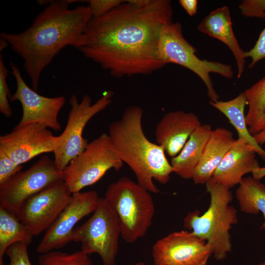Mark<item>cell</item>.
<instances>
[{
	"instance_id": "1",
	"label": "cell",
	"mask_w": 265,
	"mask_h": 265,
	"mask_svg": "<svg viewBox=\"0 0 265 265\" xmlns=\"http://www.w3.org/2000/svg\"><path fill=\"white\" fill-rule=\"evenodd\" d=\"M172 22L170 0H125L92 17L78 50L114 77L151 74L165 65L159 53V36Z\"/></svg>"
},
{
	"instance_id": "2",
	"label": "cell",
	"mask_w": 265,
	"mask_h": 265,
	"mask_svg": "<svg viewBox=\"0 0 265 265\" xmlns=\"http://www.w3.org/2000/svg\"><path fill=\"white\" fill-rule=\"evenodd\" d=\"M80 1L38 0L40 5H48L27 29L17 33H0V38L23 58L24 70L35 91L43 70L61 51L69 46L78 49L80 45L92 15L88 5L69 8L70 4Z\"/></svg>"
},
{
	"instance_id": "3",
	"label": "cell",
	"mask_w": 265,
	"mask_h": 265,
	"mask_svg": "<svg viewBox=\"0 0 265 265\" xmlns=\"http://www.w3.org/2000/svg\"><path fill=\"white\" fill-rule=\"evenodd\" d=\"M143 113L138 106L126 108L120 119L109 125L108 134L117 156L133 171L137 183L150 192L158 193L160 190L153 180L167 184L173 169L163 148L145 135Z\"/></svg>"
},
{
	"instance_id": "4",
	"label": "cell",
	"mask_w": 265,
	"mask_h": 265,
	"mask_svg": "<svg viewBox=\"0 0 265 265\" xmlns=\"http://www.w3.org/2000/svg\"><path fill=\"white\" fill-rule=\"evenodd\" d=\"M205 185L210 195L208 209L202 214L197 210L188 212L183 220L184 226L205 240L214 258L221 261L232 251L229 231L238 221L237 210L230 205L233 198L230 189L212 179Z\"/></svg>"
},
{
	"instance_id": "5",
	"label": "cell",
	"mask_w": 265,
	"mask_h": 265,
	"mask_svg": "<svg viewBox=\"0 0 265 265\" xmlns=\"http://www.w3.org/2000/svg\"><path fill=\"white\" fill-rule=\"evenodd\" d=\"M150 193L126 176L106 189L104 198L116 214L121 237L127 243L143 237L152 224L155 208Z\"/></svg>"
},
{
	"instance_id": "6",
	"label": "cell",
	"mask_w": 265,
	"mask_h": 265,
	"mask_svg": "<svg viewBox=\"0 0 265 265\" xmlns=\"http://www.w3.org/2000/svg\"><path fill=\"white\" fill-rule=\"evenodd\" d=\"M158 49L159 57L165 65L172 63L182 66L201 79L206 86L210 101L216 102L219 100L210 74H218L227 79L233 77L232 65L199 58L196 54L197 49L184 37L182 26L179 22H172L162 27Z\"/></svg>"
},
{
	"instance_id": "7",
	"label": "cell",
	"mask_w": 265,
	"mask_h": 265,
	"mask_svg": "<svg viewBox=\"0 0 265 265\" xmlns=\"http://www.w3.org/2000/svg\"><path fill=\"white\" fill-rule=\"evenodd\" d=\"M121 231L118 217L104 198L90 218L73 230L71 241L81 244L89 255L97 253L103 265H116Z\"/></svg>"
},
{
	"instance_id": "8",
	"label": "cell",
	"mask_w": 265,
	"mask_h": 265,
	"mask_svg": "<svg viewBox=\"0 0 265 265\" xmlns=\"http://www.w3.org/2000/svg\"><path fill=\"white\" fill-rule=\"evenodd\" d=\"M123 165L108 134L103 133L70 162L62 172L63 181L73 194L95 184L110 169L119 170Z\"/></svg>"
},
{
	"instance_id": "9",
	"label": "cell",
	"mask_w": 265,
	"mask_h": 265,
	"mask_svg": "<svg viewBox=\"0 0 265 265\" xmlns=\"http://www.w3.org/2000/svg\"><path fill=\"white\" fill-rule=\"evenodd\" d=\"M113 94L111 91L105 92L93 104L88 95L83 96L80 102L75 95L70 97L71 108L67 124L58 135L57 146L53 152L54 160L59 171L62 172L70 162L85 149L88 143L82 135L86 125L94 116L107 107Z\"/></svg>"
},
{
	"instance_id": "10",
	"label": "cell",
	"mask_w": 265,
	"mask_h": 265,
	"mask_svg": "<svg viewBox=\"0 0 265 265\" xmlns=\"http://www.w3.org/2000/svg\"><path fill=\"white\" fill-rule=\"evenodd\" d=\"M61 180H63L62 172L54 160L42 156L29 168L0 185V207L16 215L28 198Z\"/></svg>"
},
{
	"instance_id": "11",
	"label": "cell",
	"mask_w": 265,
	"mask_h": 265,
	"mask_svg": "<svg viewBox=\"0 0 265 265\" xmlns=\"http://www.w3.org/2000/svg\"><path fill=\"white\" fill-rule=\"evenodd\" d=\"M72 193L63 180L28 198L16 215L33 236L46 231L70 202Z\"/></svg>"
},
{
	"instance_id": "12",
	"label": "cell",
	"mask_w": 265,
	"mask_h": 265,
	"mask_svg": "<svg viewBox=\"0 0 265 265\" xmlns=\"http://www.w3.org/2000/svg\"><path fill=\"white\" fill-rule=\"evenodd\" d=\"M212 255L211 246L191 231L172 232L152 248L154 265H206Z\"/></svg>"
},
{
	"instance_id": "13",
	"label": "cell",
	"mask_w": 265,
	"mask_h": 265,
	"mask_svg": "<svg viewBox=\"0 0 265 265\" xmlns=\"http://www.w3.org/2000/svg\"><path fill=\"white\" fill-rule=\"evenodd\" d=\"M100 198L95 190L72 194L70 202L52 225L46 231L36 247L37 253H45L60 249L71 241L76 225L93 213Z\"/></svg>"
},
{
	"instance_id": "14",
	"label": "cell",
	"mask_w": 265,
	"mask_h": 265,
	"mask_svg": "<svg viewBox=\"0 0 265 265\" xmlns=\"http://www.w3.org/2000/svg\"><path fill=\"white\" fill-rule=\"evenodd\" d=\"M58 141V136L43 124L17 125L10 132L0 136V151L22 165L39 155L53 153Z\"/></svg>"
},
{
	"instance_id": "15",
	"label": "cell",
	"mask_w": 265,
	"mask_h": 265,
	"mask_svg": "<svg viewBox=\"0 0 265 265\" xmlns=\"http://www.w3.org/2000/svg\"><path fill=\"white\" fill-rule=\"evenodd\" d=\"M11 73L16 82V90L11 96V101H19L22 107L19 126L29 123H39L55 131L61 129L58 114L65 105L63 96L48 97L39 94L30 88L23 79L18 67L12 62L9 63Z\"/></svg>"
},
{
	"instance_id": "16",
	"label": "cell",
	"mask_w": 265,
	"mask_h": 265,
	"mask_svg": "<svg viewBox=\"0 0 265 265\" xmlns=\"http://www.w3.org/2000/svg\"><path fill=\"white\" fill-rule=\"evenodd\" d=\"M202 123L194 113L176 110L166 113L155 131L157 143L172 158L182 150L191 134Z\"/></svg>"
},
{
	"instance_id": "17",
	"label": "cell",
	"mask_w": 265,
	"mask_h": 265,
	"mask_svg": "<svg viewBox=\"0 0 265 265\" xmlns=\"http://www.w3.org/2000/svg\"><path fill=\"white\" fill-rule=\"evenodd\" d=\"M256 152L245 140L238 138L215 170L212 179L230 189L239 185L244 175L260 167Z\"/></svg>"
},
{
	"instance_id": "18",
	"label": "cell",
	"mask_w": 265,
	"mask_h": 265,
	"mask_svg": "<svg viewBox=\"0 0 265 265\" xmlns=\"http://www.w3.org/2000/svg\"><path fill=\"white\" fill-rule=\"evenodd\" d=\"M198 29L200 32L220 41L229 48L237 63V77L240 78L244 70L245 52L240 47L234 33L229 7L223 6L212 11L201 21Z\"/></svg>"
},
{
	"instance_id": "19",
	"label": "cell",
	"mask_w": 265,
	"mask_h": 265,
	"mask_svg": "<svg viewBox=\"0 0 265 265\" xmlns=\"http://www.w3.org/2000/svg\"><path fill=\"white\" fill-rule=\"evenodd\" d=\"M237 139L232 131L223 127L212 130L201 159L192 177L195 185L210 180L217 166Z\"/></svg>"
},
{
	"instance_id": "20",
	"label": "cell",
	"mask_w": 265,
	"mask_h": 265,
	"mask_svg": "<svg viewBox=\"0 0 265 265\" xmlns=\"http://www.w3.org/2000/svg\"><path fill=\"white\" fill-rule=\"evenodd\" d=\"M209 124H202L191 134L181 152L172 158L173 173L184 179L192 178L212 131Z\"/></svg>"
},
{
	"instance_id": "21",
	"label": "cell",
	"mask_w": 265,
	"mask_h": 265,
	"mask_svg": "<svg viewBox=\"0 0 265 265\" xmlns=\"http://www.w3.org/2000/svg\"><path fill=\"white\" fill-rule=\"evenodd\" d=\"M209 103L228 118L236 130L238 138L243 139L253 147L256 153L265 160V150L258 144L248 130L244 114L247 101L244 91L230 100H219L216 102L210 101Z\"/></svg>"
},
{
	"instance_id": "22",
	"label": "cell",
	"mask_w": 265,
	"mask_h": 265,
	"mask_svg": "<svg viewBox=\"0 0 265 265\" xmlns=\"http://www.w3.org/2000/svg\"><path fill=\"white\" fill-rule=\"evenodd\" d=\"M33 237L17 216L0 207V265H3V257L11 245L18 242L28 245Z\"/></svg>"
},
{
	"instance_id": "23",
	"label": "cell",
	"mask_w": 265,
	"mask_h": 265,
	"mask_svg": "<svg viewBox=\"0 0 265 265\" xmlns=\"http://www.w3.org/2000/svg\"><path fill=\"white\" fill-rule=\"evenodd\" d=\"M236 196L241 212L252 214L261 212L265 219L261 229L265 228V185L252 177L242 179L236 190Z\"/></svg>"
},
{
	"instance_id": "24",
	"label": "cell",
	"mask_w": 265,
	"mask_h": 265,
	"mask_svg": "<svg viewBox=\"0 0 265 265\" xmlns=\"http://www.w3.org/2000/svg\"><path fill=\"white\" fill-rule=\"evenodd\" d=\"M244 94L248 110L246 121L249 132L253 135L265 128V77L246 89Z\"/></svg>"
},
{
	"instance_id": "25",
	"label": "cell",
	"mask_w": 265,
	"mask_h": 265,
	"mask_svg": "<svg viewBox=\"0 0 265 265\" xmlns=\"http://www.w3.org/2000/svg\"><path fill=\"white\" fill-rule=\"evenodd\" d=\"M39 265H93L89 255L81 250L72 253L51 251L41 254Z\"/></svg>"
},
{
	"instance_id": "26",
	"label": "cell",
	"mask_w": 265,
	"mask_h": 265,
	"mask_svg": "<svg viewBox=\"0 0 265 265\" xmlns=\"http://www.w3.org/2000/svg\"><path fill=\"white\" fill-rule=\"evenodd\" d=\"M9 71L4 65L2 54L0 53V112L6 117H10L12 114L8 99L11 95L7 83Z\"/></svg>"
},
{
	"instance_id": "27",
	"label": "cell",
	"mask_w": 265,
	"mask_h": 265,
	"mask_svg": "<svg viewBox=\"0 0 265 265\" xmlns=\"http://www.w3.org/2000/svg\"><path fill=\"white\" fill-rule=\"evenodd\" d=\"M26 244L18 242L11 245L6 250L9 263L8 265H32L28 257Z\"/></svg>"
},
{
	"instance_id": "28",
	"label": "cell",
	"mask_w": 265,
	"mask_h": 265,
	"mask_svg": "<svg viewBox=\"0 0 265 265\" xmlns=\"http://www.w3.org/2000/svg\"><path fill=\"white\" fill-rule=\"evenodd\" d=\"M238 8L243 16L265 19V0H244Z\"/></svg>"
},
{
	"instance_id": "29",
	"label": "cell",
	"mask_w": 265,
	"mask_h": 265,
	"mask_svg": "<svg viewBox=\"0 0 265 265\" xmlns=\"http://www.w3.org/2000/svg\"><path fill=\"white\" fill-rule=\"evenodd\" d=\"M22 165L17 164L4 152L0 151V185L21 171Z\"/></svg>"
},
{
	"instance_id": "30",
	"label": "cell",
	"mask_w": 265,
	"mask_h": 265,
	"mask_svg": "<svg viewBox=\"0 0 265 265\" xmlns=\"http://www.w3.org/2000/svg\"><path fill=\"white\" fill-rule=\"evenodd\" d=\"M121 0H84L89 5L93 18H98L109 12L122 4Z\"/></svg>"
},
{
	"instance_id": "31",
	"label": "cell",
	"mask_w": 265,
	"mask_h": 265,
	"mask_svg": "<svg viewBox=\"0 0 265 265\" xmlns=\"http://www.w3.org/2000/svg\"><path fill=\"white\" fill-rule=\"evenodd\" d=\"M245 58L250 57L251 62L248 67H253L255 64L265 58V27L260 33L254 46L249 51L245 52Z\"/></svg>"
},
{
	"instance_id": "32",
	"label": "cell",
	"mask_w": 265,
	"mask_h": 265,
	"mask_svg": "<svg viewBox=\"0 0 265 265\" xmlns=\"http://www.w3.org/2000/svg\"><path fill=\"white\" fill-rule=\"evenodd\" d=\"M179 3L189 15L192 16L196 14L197 11V0H180Z\"/></svg>"
},
{
	"instance_id": "33",
	"label": "cell",
	"mask_w": 265,
	"mask_h": 265,
	"mask_svg": "<svg viewBox=\"0 0 265 265\" xmlns=\"http://www.w3.org/2000/svg\"><path fill=\"white\" fill-rule=\"evenodd\" d=\"M252 174L253 178L260 181L265 177V167H260L255 169L252 172Z\"/></svg>"
},
{
	"instance_id": "34",
	"label": "cell",
	"mask_w": 265,
	"mask_h": 265,
	"mask_svg": "<svg viewBox=\"0 0 265 265\" xmlns=\"http://www.w3.org/2000/svg\"><path fill=\"white\" fill-rule=\"evenodd\" d=\"M253 136L258 144L260 145L264 144L265 143V128Z\"/></svg>"
},
{
	"instance_id": "35",
	"label": "cell",
	"mask_w": 265,
	"mask_h": 265,
	"mask_svg": "<svg viewBox=\"0 0 265 265\" xmlns=\"http://www.w3.org/2000/svg\"><path fill=\"white\" fill-rule=\"evenodd\" d=\"M9 45L6 41L0 38V50L2 51Z\"/></svg>"
},
{
	"instance_id": "36",
	"label": "cell",
	"mask_w": 265,
	"mask_h": 265,
	"mask_svg": "<svg viewBox=\"0 0 265 265\" xmlns=\"http://www.w3.org/2000/svg\"><path fill=\"white\" fill-rule=\"evenodd\" d=\"M130 265H146L144 262H138L135 264H131Z\"/></svg>"
},
{
	"instance_id": "37",
	"label": "cell",
	"mask_w": 265,
	"mask_h": 265,
	"mask_svg": "<svg viewBox=\"0 0 265 265\" xmlns=\"http://www.w3.org/2000/svg\"><path fill=\"white\" fill-rule=\"evenodd\" d=\"M263 123H264V126L265 128V114L264 116Z\"/></svg>"
},
{
	"instance_id": "38",
	"label": "cell",
	"mask_w": 265,
	"mask_h": 265,
	"mask_svg": "<svg viewBox=\"0 0 265 265\" xmlns=\"http://www.w3.org/2000/svg\"><path fill=\"white\" fill-rule=\"evenodd\" d=\"M257 265H265V260L263 263H261Z\"/></svg>"
}]
</instances>
